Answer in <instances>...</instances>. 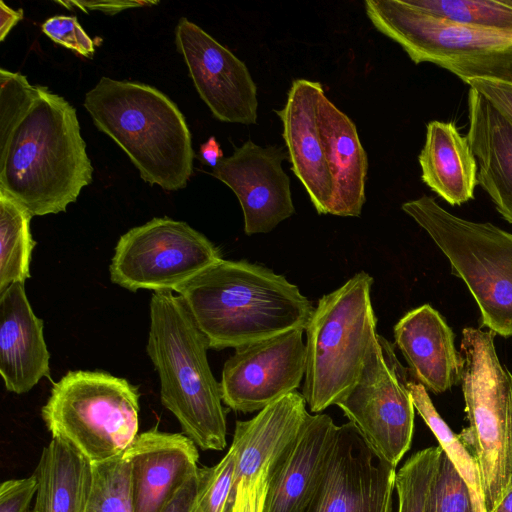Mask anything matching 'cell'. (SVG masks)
I'll use <instances>...</instances> for the list:
<instances>
[{"label":"cell","mask_w":512,"mask_h":512,"mask_svg":"<svg viewBox=\"0 0 512 512\" xmlns=\"http://www.w3.org/2000/svg\"><path fill=\"white\" fill-rule=\"evenodd\" d=\"M93 168L75 108L26 76L0 69V192L32 216L65 212Z\"/></svg>","instance_id":"obj_1"},{"label":"cell","mask_w":512,"mask_h":512,"mask_svg":"<svg viewBox=\"0 0 512 512\" xmlns=\"http://www.w3.org/2000/svg\"><path fill=\"white\" fill-rule=\"evenodd\" d=\"M174 292L217 350L305 330L314 310L284 276L247 261L221 259Z\"/></svg>","instance_id":"obj_2"},{"label":"cell","mask_w":512,"mask_h":512,"mask_svg":"<svg viewBox=\"0 0 512 512\" xmlns=\"http://www.w3.org/2000/svg\"><path fill=\"white\" fill-rule=\"evenodd\" d=\"M172 292H154L150 300L146 352L159 376L161 403L197 447L222 451L227 445L226 413L220 383L209 366V345Z\"/></svg>","instance_id":"obj_3"},{"label":"cell","mask_w":512,"mask_h":512,"mask_svg":"<svg viewBox=\"0 0 512 512\" xmlns=\"http://www.w3.org/2000/svg\"><path fill=\"white\" fill-rule=\"evenodd\" d=\"M84 107L98 130L127 154L150 185L186 187L193 173L191 133L177 105L147 84L100 78Z\"/></svg>","instance_id":"obj_4"},{"label":"cell","mask_w":512,"mask_h":512,"mask_svg":"<svg viewBox=\"0 0 512 512\" xmlns=\"http://www.w3.org/2000/svg\"><path fill=\"white\" fill-rule=\"evenodd\" d=\"M373 278L361 271L322 296L306 330L302 395L314 414L336 405L354 386L378 339Z\"/></svg>","instance_id":"obj_5"},{"label":"cell","mask_w":512,"mask_h":512,"mask_svg":"<svg viewBox=\"0 0 512 512\" xmlns=\"http://www.w3.org/2000/svg\"><path fill=\"white\" fill-rule=\"evenodd\" d=\"M495 335L464 328L459 352L469 426L458 437L476 461L486 512L512 487V374L498 358Z\"/></svg>","instance_id":"obj_6"},{"label":"cell","mask_w":512,"mask_h":512,"mask_svg":"<svg viewBox=\"0 0 512 512\" xmlns=\"http://www.w3.org/2000/svg\"><path fill=\"white\" fill-rule=\"evenodd\" d=\"M461 278L481 312V327L512 336V234L491 223L455 216L434 198L423 195L402 204Z\"/></svg>","instance_id":"obj_7"},{"label":"cell","mask_w":512,"mask_h":512,"mask_svg":"<svg viewBox=\"0 0 512 512\" xmlns=\"http://www.w3.org/2000/svg\"><path fill=\"white\" fill-rule=\"evenodd\" d=\"M139 391L124 378L99 371H69L52 389L42 419L92 464L122 455L138 436Z\"/></svg>","instance_id":"obj_8"},{"label":"cell","mask_w":512,"mask_h":512,"mask_svg":"<svg viewBox=\"0 0 512 512\" xmlns=\"http://www.w3.org/2000/svg\"><path fill=\"white\" fill-rule=\"evenodd\" d=\"M366 15L415 63L430 62L464 83L512 77V33L480 29L426 13L405 0H366Z\"/></svg>","instance_id":"obj_9"},{"label":"cell","mask_w":512,"mask_h":512,"mask_svg":"<svg viewBox=\"0 0 512 512\" xmlns=\"http://www.w3.org/2000/svg\"><path fill=\"white\" fill-rule=\"evenodd\" d=\"M221 259L219 249L186 222L153 218L119 238L110 279L133 292L175 291Z\"/></svg>","instance_id":"obj_10"},{"label":"cell","mask_w":512,"mask_h":512,"mask_svg":"<svg viewBox=\"0 0 512 512\" xmlns=\"http://www.w3.org/2000/svg\"><path fill=\"white\" fill-rule=\"evenodd\" d=\"M336 405L376 458L396 468L411 446L415 408L387 362L379 338L357 382Z\"/></svg>","instance_id":"obj_11"},{"label":"cell","mask_w":512,"mask_h":512,"mask_svg":"<svg viewBox=\"0 0 512 512\" xmlns=\"http://www.w3.org/2000/svg\"><path fill=\"white\" fill-rule=\"evenodd\" d=\"M303 332L296 328L235 348L222 370L223 403L250 413L297 391L306 372Z\"/></svg>","instance_id":"obj_12"},{"label":"cell","mask_w":512,"mask_h":512,"mask_svg":"<svg viewBox=\"0 0 512 512\" xmlns=\"http://www.w3.org/2000/svg\"><path fill=\"white\" fill-rule=\"evenodd\" d=\"M175 43L200 98L216 119L257 122V87L243 61L184 17L176 26Z\"/></svg>","instance_id":"obj_13"},{"label":"cell","mask_w":512,"mask_h":512,"mask_svg":"<svg viewBox=\"0 0 512 512\" xmlns=\"http://www.w3.org/2000/svg\"><path fill=\"white\" fill-rule=\"evenodd\" d=\"M396 468L379 461L355 426L338 428L321 486L304 512H393Z\"/></svg>","instance_id":"obj_14"},{"label":"cell","mask_w":512,"mask_h":512,"mask_svg":"<svg viewBox=\"0 0 512 512\" xmlns=\"http://www.w3.org/2000/svg\"><path fill=\"white\" fill-rule=\"evenodd\" d=\"M284 159L288 155L283 147H262L248 140L213 168L212 176L238 198L247 235L268 233L295 212Z\"/></svg>","instance_id":"obj_15"},{"label":"cell","mask_w":512,"mask_h":512,"mask_svg":"<svg viewBox=\"0 0 512 512\" xmlns=\"http://www.w3.org/2000/svg\"><path fill=\"white\" fill-rule=\"evenodd\" d=\"M338 428L327 414H308L298 436L270 465L263 512L305 511L325 477Z\"/></svg>","instance_id":"obj_16"},{"label":"cell","mask_w":512,"mask_h":512,"mask_svg":"<svg viewBox=\"0 0 512 512\" xmlns=\"http://www.w3.org/2000/svg\"><path fill=\"white\" fill-rule=\"evenodd\" d=\"M325 96L318 81L295 79L282 109L275 113L282 123L291 170L304 186L319 214H330L333 181L320 131V105Z\"/></svg>","instance_id":"obj_17"},{"label":"cell","mask_w":512,"mask_h":512,"mask_svg":"<svg viewBox=\"0 0 512 512\" xmlns=\"http://www.w3.org/2000/svg\"><path fill=\"white\" fill-rule=\"evenodd\" d=\"M123 455L130 464L134 512H161L199 469L196 444L180 433L143 432Z\"/></svg>","instance_id":"obj_18"},{"label":"cell","mask_w":512,"mask_h":512,"mask_svg":"<svg viewBox=\"0 0 512 512\" xmlns=\"http://www.w3.org/2000/svg\"><path fill=\"white\" fill-rule=\"evenodd\" d=\"M50 353L43 321L32 310L24 284L0 292V374L5 388L16 394L30 391L50 373Z\"/></svg>","instance_id":"obj_19"},{"label":"cell","mask_w":512,"mask_h":512,"mask_svg":"<svg viewBox=\"0 0 512 512\" xmlns=\"http://www.w3.org/2000/svg\"><path fill=\"white\" fill-rule=\"evenodd\" d=\"M395 344L413 376L435 394L460 382V355L454 333L429 304L406 313L394 326Z\"/></svg>","instance_id":"obj_20"},{"label":"cell","mask_w":512,"mask_h":512,"mask_svg":"<svg viewBox=\"0 0 512 512\" xmlns=\"http://www.w3.org/2000/svg\"><path fill=\"white\" fill-rule=\"evenodd\" d=\"M306 406L302 393L294 391L253 418L236 422L230 446L235 458L233 503L238 483L257 476L295 440L309 414Z\"/></svg>","instance_id":"obj_21"},{"label":"cell","mask_w":512,"mask_h":512,"mask_svg":"<svg viewBox=\"0 0 512 512\" xmlns=\"http://www.w3.org/2000/svg\"><path fill=\"white\" fill-rule=\"evenodd\" d=\"M467 107L466 136L477 160V184L512 224V125L472 88Z\"/></svg>","instance_id":"obj_22"},{"label":"cell","mask_w":512,"mask_h":512,"mask_svg":"<svg viewBox=\"0 0 512 512\" xmlns=\"http://www.w3.org/2000/svg\"><path fill=\"white\" fill-rule=\"evenodd\" d=\"M320 131L333 181L330 214L358 217L365 203L367 154L353 121L326 95L320 105Z\"/></svg>","instance_id":"obj_23"},{"label":"cell","mask_w":512,"mask_h":512,"mask_svg":"<svg viewBox=\"0 0 512 512\" xmlns=\"http://www.w3.org/2000/svg\"><path fill=\"white\" fill-rule=\"evenodd\" d=\"M422 181L450 205L474 199L477 160L454 122L431 121L419 153Z\"/></svg>","instance_id":"obj_24"},{"label":"cell","mask_w":512,"mask_h":512,"mask_svg":"<svg viewBox=\"0 0 512 512\" xmlns=\"http://www.w3.org/2000/svg\"><path fill=\"white\" fill-rule=\"evenodd\" d=\"M37 492L31 512H85L94 466L68 442L52 438L38 466Z\"/></svg>","instance_id":"obj_25"},{"label":"cell","mask_w":512,"mask_h":512,"mask_svg":"<svg viewBox=\"0 0 512 512\" xmlns=\"http://www.w3.org/2000/svg\"><path fill=\"white\" fill-rule=\"evenodd\" d=\"M379 342L387 362L408 391L414 408L433 432L439 442V446L467 484L476 512H486L479 470L475 459L458 435L454 434L441 418L426 388L417 381L409 368L404 367L400 363L395 355L393 345L380 335Z\"/></svg>","instance_id":"obj_26"},{"label":"cell","mask_w":512,"mask_h":512,"mask_svg":"<svg viewBox=\"0 0 512 512\" xmlns=\"http://www.w3.org/2000/svg\"><path fill=\"white\" fill-rule=\"evenodd\" d=\"M32 215L18 202L0 192V292L30 277V262L36 245L30 223Z\"/></svg>","instance_id":"obj_27"},{"label":"cell","mask_w":512,"mask_h":512,"mask_svg":"<svg viewBox=\"0 0 512 512\" xmlns=\"http://www.w3.org/2000/svg\"><path fill=\"white\" fill-rule=\"evenodd\" d=\"M426 13L467 26L512 33V0H405Z\"/></svg>","instance_id":"obj_28"},{"label":"cell","mask_w":512,"mask_h":512,"mask_svg":"<svg viewBox=\"0 0 512 512\" xmlns=\"http://www.w3.org/2000/svg\"><path fill=\"white\" fill-rule=\"evenodd\" d=\"M440 446L414 453L396 472L398 512H429Z\"/></svg>","instance_id":"obj_29"},{"label":"cell","mask_w":512,"mask_h":512,"mask_svg":"<svg viewBox=\"0 0 512 512\" xmlns=\"http://www.w3.org/2000/svg\"><path fill=\"white\" fill-rule=\"evenodd\" d=\"M93 466V484L85 512H134L130 464L124 455Z\"/></svg>","instance_id":"obj_30"},{"label":"cell","mask_w":512,"mask_h":512,"mask_svg":"<svg viewBox=\"0 0 512 512\" xmlns=\"http://www.w3.org/2000/svg\"><path fill=\"white\" fill-rule=\"evenodd\" d=\"M235 458L229 448L212 467L198 470V488L190 512H231Z\"/></svg>","instance_id":"obj_31"},{"label":"cell","mask_w":512,"mask_h":512,"mask_svg":"<svg viewBox=\"0 0 512 512\" xmlns=\"http://www.w3.org/2000/svg\"><path fill=\"white\" fill-rule=\"evenodd\" d=\"M429 512H476L467 484L442 448L432 485Z\"/></svg>","instance_id":"obj_32"},{"label":"cell","mask_w":512,"mask_h":512,"mask_svg":"<svg viewBox=\"0 0 512 512\" xmlns=\"http://www.w3.org/2000/svg\"><path fill=\"white\" fill-rule=\"evenodd\" d=\"M42 31L53 42L84 57H92L95 52L93 40L74 16L50 17L42 24Z\"/></svg>","instance_id":"obj_33"},{"label":"cell","mask_w":512,"mask_h":512,"mask_svg":"<svg viewBox=\"0 0 512 512\" xmlns=\"http://www.w3.org/2000/svg\"><path fill=\"white\" fill-rule=\"evenodd\" d=\"M512 125V77H477L466 82Z\"/></svg>","instance_id":"obj_34"},{"label":"cell","mask_w":512,"mask_h":512,"mask_svg":"<svg viewBox=\"0 0 512 512\" xmlns=\"http://www.w3.org/2000/svg\"><path fill=\"white\" fill-rule=\"evenodd\" d=\"M37 492V477L32 474L21 479H10L0 486V512H31Z\"/></svg>","instance_id":"obj_35"},{"label":"cell","mask_w":512,"mask_h":512,"mask_svg":"<svg viewBox=\"0 0 512 512\" xmlns=\"http://www.w3.org/2000/svg\"><path fill=\"white\" fill-rule=\"evenodd\" d=\"M270 465L254 478L238 483L231 512H263Z\"/></svg>","instance_id":"obj_36"},{"label":"cell","mask_w":512,"mask_h":512,"mask_svg":"<svg viewBox=\"0 0 512 512\" xmlns=\"http://www.w3.org/2000/svg\"><path fill=\"white\" fill-rule=\"evenodd\" d=\"M57 3L65 6L68 9L76 7L84 12L97 10L107 15H114L130 8L156 5L159 3V1H57Z\"/></svg>","instance_id":"obj_37"},{"label":"cell","mask_w":512,"mask_h":512,"mask_svg":"<svg viewBox=\"0 0 512 512\" xmlns=\"http://www.w3.org/2000/svg\"><path fill=\"white\" fill-rule=\"evenodd\" d=\"M197 488L198 471L183 484L161 512H190Z\"/></svg>","instance_id":"obj_38"},{"label":"cell","mask_w":512,"mask_h":512,"mask_svg":"<svg viewBox=\"0 0 512 512\" xmlns=\"http://www.w3.org/2000/svg\"><path fill=\"white\" fill-rule=\"evenodd\" d=\"M23 10H13L0 1V41H4L11 29L23 18Z\"/></svg>","instance_id":"obj_39"},{"label":"cell","mask_w":512,"mask_h":512,"mask_svg":"<svg viewBox=\"0 0 512 512\" xmlns=\"http://www.w3.org/2000/svg\"><path fill=\"white\" fill-rule=\"evenodd\" d=\"M200 156L204 163L215 168L223 158V152L215 137H210L200 147Z\"/></svg>","instance_id":"obj_40"},{"label":"cell","mask_w":512,"mask_h":512,"mask_svg":"<svg viewBox=\"0 0 512 512\" xmlns=\"http://www.w3.org/2000/svg\"><path fill=\"white\" fill-rule=\"evenodd\" d=\"M492 512H512V487L507 490Z\"/></svg>","instance_id":"obj_41"}]
</instances>
